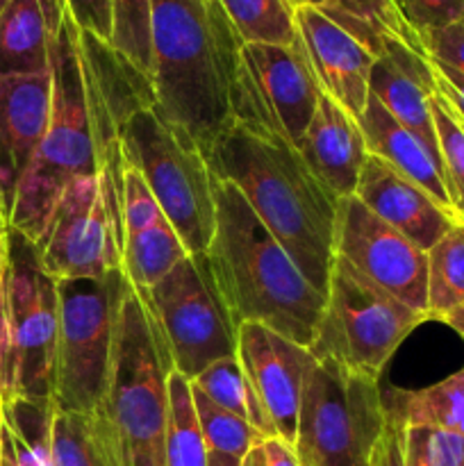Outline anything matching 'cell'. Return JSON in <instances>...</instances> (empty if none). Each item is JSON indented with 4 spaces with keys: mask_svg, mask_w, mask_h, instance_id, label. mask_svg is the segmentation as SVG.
<instances>
[{
    "mask_svg": "<svg viewBox=\"0 0 464 466\" xmlns=\"http://www.w3.org/2000/svg\"><path fill=\"white\" fill-rule=\"evenodd\" d=\"M123 164L136 168L189 255H205L217 226V176L203 148L148 103L121 126Z\"/></svg>",
    "mask_w": 464,
    "mask_h": 466,
    "instance_id": "obj_6",
    "label": "cell"
},
{
    "mask_svg": "<svg viewBox=\"0 0 464 466\" xmlns=\"http://www.w3.org/2000/svg\"><path fill=\"white\" fill-rule=\"evenodd\" d=\"M7 323L14 399L53 403L59 337L57 280L45 273L39 248L14 230H7Z\"/></svg>",
    "mask_w": 464,
    "mask_h": 466,
    "instance_id": "obj_11",
    "label": "cell"
},
{
    "mask_svg": "<svg viewBox=\"0 0 464 466\" xmlns=\"http://www.w3.org/2000/svg\"><path fill=\"white\" fill-rule=\"evenodd\" d=\"M294 3H296V7H298V5H314V7H326L328 0H294Z\"/></svg>",
    "mask_w": 464,
    "mask_h": 466,
    "instance_id": "obj_47",
    "label": "cell"
},
{
    "mask_svg": "<svg viewBox=\"0 0 464 466\" xmlns=\"http://www.w3.org/2000/svg\"><path fill=\"white\" fill-rule=\"evenodd\" d=\"M7 264V237L5 239H0V268Z\"/></svg>",
    "mask_w": 464,
    "mask_h": 466,
    "instance_id": "obj_46",
    "label": "cell"
},
{
    "mask_svg": "<svg viewBox=\"0 0 464 466\" xmlns=\"http://www.w3.org/2000/svg\"><path fill=\"white\" fill-rule=\"evenodd\" d=\"M9 3V0H0V12H3V7H5V5H7Z\"/></svg>",
    "mask_w": 464,
    "mask_h": 466,
    "instance_id": "obj_50",
    "label": "cell"
},
{
    "mask_svg": "<svg viewBox=\"0 0 464 466\" xmlns=\"http://www.w3.org/2000/svg\"><path fill=\"white\" fill-rule=\"evenodd\" d=\"M241 46L218 0H153L150 86L159 112L207 153L235 123Z\"/></svg>",
    "mask_w": 464,
    "mask_h": 466,
    "instance_id": "obj_3",
    "label": "cell"
},
{
    "mask_svg": "<svg viewBox=\"0 0 464 466\" xmlns=\"http://www.w3.org/2000/svg\"><path fill=\"white\" fill-rule=\"evenodd\" d=\"M7 312V264L0 268V319Z\"/></svg>",
    "mask_w": 464,
    "mask_h": 466,
    "instance_id": "obj_44",
    "label": "cell"
},
{
    "mask_svg": "<svg viewBox=\"0 0 464 466\" xmlns=\"http://www.w3.org/2000/svg\"><path fill=\"white\" fill-rule=\"evenodd\" d=\"M0 466H16L14 462V453H12V444H9L7 431L3 426V419H0Z\"/></svg>",
    "mask_w": 464,
    "mask_h": 466,
    "instance_id": "obj_41",
    "label": "cell"
},
{
    "mask_svg": "<svg viewBox=\"0 0 464 466\" xmlns=\"http://www.w3.org/2000/svg\"><path fill=\"white\" fill-rule=\"evenodd\" d=\"M432 121H435L437 144H439L441 167L449 182L450 198L459 221H464V121L453 105L444 98L439 86L432 96Z\"/></svg>",
    "mask_w": 464,
    "mask_h": 466,
    "instance_id": "obj_32",
    "label": "cell"
},
{
    "mask_svg": "<svg viewBox=\"0 0 464 466\" xmlns=\"http://www.w3.org/2000/svg\"><path fill=\"white\" fill-rule=\"evenodd\" d=\"M237 360L271 419L276 437L294 446L305 382L317 364L312 350L262 323H241Z\"/></svg>",
    "mask_w": 464,
    "mask_h": 466,
    "instance_id": "obj_15",
    "label": "cell"
},
{
    "mask_svg": "<svg viewBox=\"0 0 464 466\" xmlns=\"http://www.w3.org/2000/svg\"><path fill=\"white\" fill-rule=\"evenodd\" d=\"M209 451L196 419L191 380L177 373L168 376V423L164 466H207Z\"/></svg>",
    "mask_w": 464,
    "mask_h": 466,
    "instance_id": "obj_27",
    "label": "cell"
},
{
    "mask_svg": "<svg viewBox=\"0 0 464 466\" xmlns=\"http://www.w3.org/2000/svg\"><path fill=\"white\" fill-rule=\"evenodd\" d=\"M218 180L239 191L321 294L335 264L339 198L285 137L235 121L205 153Z\"/></svg>",
    "mask_w": 464,
    "mask_h": 466,
    "instance_id": "obj_2",
    "label": "cell"
},
{
    "mask_svg": "<svg viewBox=\"0 0 464 466\" xmlns=\"http://www.w3.org/2000/svg\"><path fill=\"white\" fill-rule=\"evenodd\" d=\"M335 258L428 317V253L387 226L355 196L339 200Z\"/></svg>",
    "mask_w": 464,
    "mask_h": 466,
    "instance_id": "obj_14",
    "label": "cell"
},
{
    "mask_svg": "<svg viewBox=\"0 0 464 466\" xmlns=\"http://www.w3.org/2000/svg\"><path fill=\"white\" fill-rule=\"evenodd\" d=\"M318 96L321 86L300 39L291 46H241V73L232 96L235 121L268 127L298 148Z\"/></svg>",
    "mask_w": 464,
    "mask_h": 466,
    "instance_id": "obj_13",
    "label": "cell"
},
{
    "mask_svg": "<svg viewBox=\"0 0 464 466\" xmlns=\"http://www.w3.org/2000/svg\"><path fill=\"white\" fill-rule=\"evenodd\" d=\"M53 114V71L0 77V200L9 214Z\"/></svg>",
    "mask_w": 464,
    "mask_h": 466,
    "instance_id": "obj_18",
    "label": "cell"
},
{
    "mask_svg": "<svg viewBox=\"0 0 464 466\" xmlns=\"http://www.w3.org/2000/svg\"><path fill=\"white\" fill-rule=\"evenodd\" d=\"M368 94L441 159L432 121L437 76L430 57L423 50L389 36L373 62Z\"/></svg>",
    "mask_w": 464,
    "mask_h": 466,
    "instance_id": "obj_20",
    "label": "cell"
},
{
    "mask_svg": "<svg viewBox=\"0 0 464 466\" xmlns=\"http://www.w3.org/2000/svg\"><path fill=\"white\" fill-rule=\"evenodd\" d=\"M214 196L217 226L205 255L235 326L262 323L309 349L326 294L303 276L285 246L230 182L217 177Z\"/></svg>",
    "mask_w": 464,
    "mask_h": 466,
    "instance_id": "obj_4",
    "label": "cell"
},
{
    "mask_svg": "<svg viewBox=\"0 0 464 466\" xmlns=\"http://www.w3.org/2000/svg\"><path fill=\"white\" fill-rule=\"evenodd\" d=\"M423 321H428L426 314L408 308L335 258L326 308L309 350L317 362L330 360L380 378L391 355Z\"/></svg>",
    "mask_w": 464,
    "mask_h": 466,
    "instance_id": "obj_9",
    "label": "cell"
},
{
    "mask_svg": "<svg viewBox=\"0 0 464 466\" xmlns=\"http://www.w3.org/2000/svg\"><path fill=\"white\" fill-rule=\"evenodd\" d=\"M207 466H241V460L230 458V455L209 453V462H207Z\"/></svg>",
    "mask_w": 464,
    "mask_h": 466,
    "instance_id": "obj_45",
    "label": "cell"
},
{
    "mask_svg": "<svg viewBox=\"0 0 464 466\" xmlns=\"http://www.w3.org/2000/svg\"><path fill=\"white\" fill-rule=\"evenodd\" d=\"M326 9L355 18V21L380 32L382 36H394L412 48L423 50L417 32L408 25L396 0H328Z\"/></svg>",
    "mask_w": 464,
    "mask_h": 466,
    "instance_id": "obj_34",
    "label": "cell"
},
{
    "mask_svg": "<svg viewBox=\"0 0 464 466\" xmlns=\"http://www.w3.org/2000/svg\"><path fill=\"white\" fill-rule=\"evenodd\" d=\"M53 114L44 141L27 164L7 214L9 230L41 246L64 191L77 177L103 168L123 171L121 126L126 114L103 94L85 50L80 30L64 14L50 50Z\"/></svg>",
    "mask_w": 464,
    "mask_h": 466,
    "instance_id": "obj_1",
    "label": "cell"
},
{
    "mask_svg": "<svg viewBox=\"0 0 464 466\" xmlns=\"http://www.w3.org/2000/svg\"><path fill=\"white\" fill-rule=\"evenodd\" d=\"M423 53L464 76V16L421 36Z\"/></svg>",
    "mask_w": 464,
    "mask_h": 466,
    "instance_id": "obj_36",
    "label": "cell"
},
{
    "mask_svg": "<svg viewBox=\"0 0 464 466\" xmlns=\"http://www.w3.org/2000/svg\"><path fill=\"white\" fill-rule=\"evenodd\" d=\"M403 466H464V437L432 426L400 428Z\"/></svg>",
    "mask_w": 464,
    "mask_h": 466,
    "instance_id": "obj_33",
    "label": "cell"
},
{
    "mask_svg": "<svg viewBox=\"0 0 464 466\" xmlns=\"http://www.w3.org/2000/svg\"><path fill=\"white\" fill-rule=\"evenodd\" d=\"M355 198L428 253L459 218L385 159L368 155Z\"/></svg>",
    "mask_w": 464,
    "mask_h": 466,
    "instance_id": "obj_19",
    "label": "cell"
},
{
    "mask_svg": "<svg viewBox=\"0 0 464 466\" xmlns=\"http://www.w3.org/2000/svg\"><path fill=\"white\" fill-rule=\"evenodd\" d=\"M5 237H7V228L0 226V239H5Z\"/></svg>",
    "mask_w": 464,
    "mask_h": 466,
    "instance_id": "obj_49",
    "label": "cell"
},
{
    "mask_svg": "<svg viewBox=\"0 0 464 466\" xmlns=\"http://www.w3.org/2000/svg\"><path fill=\"white\" fill-rule=\"evenodd\" d=\"M191 399H194L196 419H198L200 432H203V440L207 444L209 453H221L244 460V455L253 446L264 441V437L248 421L232 414L230 410L217 405L203 391L196 390L194 385H191Z\"/></svg>",
    "mask_w": 464,
    "mask_h": 466,
    "instance_id": "obj_30",
    "label": "cell"
},
{
    "mask_svg": "<svg viewBox=\"0 0 464 466\" xmlns=\"http://www.w3.org/2000/svg\"><path fill=\"white\" fill-rule=\"evenodd\" d=\"M296 27L323 94L359 121L368 100V76L376 62L373 50L314 5L296 7Z\"/></svg>",
    "mask_w": 464,
    "mask_h": 466,
    "instance_id": "obj_16",
    "label": "cell"
},
{
    "mask_svg": "<svg viewBox=\"0 0 464 466\" xmlns=\"http://www.w3.org/2000/svg\"><path fill=\"white\" fill-rule=\"evenodd\" d=\"M109 46L150 80V16L153 0H109Z\"/></svg>",
    "mask_w": 464,
    "mask_h": 466,
    "instance_id": "obj_31",
    "label": "cell"
},
{
    "mask_svg": "<svg viewBox=\"0 0 464 466\" xmlns=\"http://www.w3.org/2000/svg\"><path fill=\"white\" fill-rule=\"evenodd\" d=\"M187 255L141 173L123 164V273L132 289L148 291Z\"/></svg>",
    "mask_w": 464,
    "mask_h": 466,
    "instance_id": "obj_17",
    "label": "cell"
},
{
    "mask_svg": "<svg viewBox=\"0 0 464 466\" xmlns=\"http://www.w3.org/2000/svg\"><path fill=\"white\" fill-rule=\"evenodd\" d=\"M359 127H362L368 155L385 159L389 167L403 173L408 180L417 182L437 203L444 205L449 212L458 217L441 159L412 130L396 121L371 94H368L367 107L359 116Z\"/></svg>",
    "mask_w": 464,
    "mask_h": 466,
    "instance_id": "obj_22",
    "label": "cell"
},
{
    "mask_svg": "<svg viewBox=\"0 0 464 466\" xmlns=\"http://www.w3.org/2000/svg\"><path fill=\"white\" fill-rule=\"evenodd\" d=\"M132 291L123 268L100 278L57 280L59 337L53 408L94 414L107 391L118 319Z\"/></svg>",
    "mask_w": 464,
    "mask_h": 466,
    "instance_id": "obj_7",
    "label": "cell"
},
{
    "mask_svg": "<svg viewBox=\"0 0 464 466\" xmlns=\"http://www.w3.org/2000/svg\"><path fill=\"white\" fill-rule=\"evenodd\" d=\"M441 321H444L446 326H450V328H453V330L458 332L459 337H464V305H462V308L453 309V312H450L449 317H444V319H441Z\"/></svg>",
    "mask_w": 464,
    "mask_h": 466,
    "instance_id": "obj_43",
    "label": "cell"
},
{
    "mask_svg": "<svg viewBox=\"0 0 464 466\" xmlns=\"http://www.w3.org/2000/svg\"><path fill=\"white\" fill-rule=\"evenodd\" d=\"M50 460L53 466H112L94 417L57 410L53 414Z\"/></svg>",
    "mask_w": 464,
    "mask_h": 466,
    "instance_id": "obj_29",
    "label": "cell"
},
{
    "mask_svg": "<svg viewBox=\"0 0 464 466\" xmlns=\"http://www.w3.org/2000/svg\"><path fill=\"white\" fill-rule=\"evenodd\" d=\"M464 305V221L428 250V319L441 321Z\"/></svg>",
    "mask_w": 464,
    "mask_h": 466,
    "instance_id": "obj_26",
    "label": "cell"
},
{
    "mask_svg": "<svg viewBox=\"0 0 464 466\" xmlns=\"http://www.w3.org/2000/svg\"><path fill=\"white\" fill-rule=\"evenodd\" d=\"M430 62L432 68H435L437 86H439L444 98L453 105L455 112H458L464 121V76L459 71H455V68L446 66V64L435 62V59H430Z\"/></svg>",
    "mask_w": 464,
    "mask_h": 466,
    "instance_id": "obj_38",
    "label": "cell"
},
{
    "mask_svg": "<svg viewBox=\"0 0 464 466\" xmlns=\"http://www.w3.org/2000/svg\"><path fill=\"white\" fill-rule=\"evenodd\" d=\"M408 25L417 32L419 41L423 35L450 25L464 16V0H396Z\"/></svg>",
    "mask_w": 464,
    "mask_h": 466,
    "instance_id": "obj_35",
    "label": "cell"
},
{
    "mask_svg": "<svg viewBox=\"0 0 464 466\" xmlns=\"http://www.w3.org/2000/svg\"><path fill=\"white\" fill-rule=\"evenodd\" d=\"M191 385H194L196 390L203 391V394L207 396V399H212L217 405L230 410L232 414H237V417H241L244 421H248L264 440L276 437V428H273L271 419H268L262 403H259L257 396H255L253 387H250L248 378H246L237 355L235 358H226L209 364L200 376H196L194 380H191Z\"/></svg>",
    "mask_w": 464,
    "mask_h": 466,
    "instance_id": "obj_25",
    "label": "cell"
},
{
    "mask_svg": "<svg viewBox=\"0 0 464 466\" xmlns=\"http://www.w3.org/2000/svg\"><path fill=\"white\" fill-rule=\"evenodd\" d=\"M380 378L321 360L300 400L294 449L303 466H371L387 431Z\"/></svg>",
    "mask_w": 464,
    "mask_h": 466,
    "instance_id": "obj_8",
    "label": "cell"
},
{
    "mask_svg": "<svg viewBox=\"0 0 464 466\" xmlns=\"http://www.w3.org/2000/svg\"><path fill=\"white\" fill-rule=\"evenodd\" d=\"M68 16L77 25V30L91 32L98 39L107 41L112 36V7L109 0H64Z\"/></svg>",
    "mask_w": 464,
    "mask_h": 466,
    "instance_id": "obj_37",
    "label": "cell"
},
{
    "mask_svg": "<svg viewBox=\"0 0 464 466\" xmlns=\"http://www.w3.org/2000/svg\"><path fill=\"white\" fill-rule=\"evenodd\" d=\"M244 44L291 46L298 41L294 0H218Z\"/></svg>",
    "mask_w": 464,
    "mask_h": 466,
    "instance_id": "obj_28",
    "label": "cell"
},
{
    "mask_svg": "<svg viewBox=\"0 0 464 466\" xmlns=\"http://www.w3.org/2000/svg\"><path fill=\"white\" fill-rule=\"evenodd\" d=\"M173 369L148 296L132 289L118 319L107 391L91 414L112 466H164Z\"/></svg>",
    "mask_w": 464,
    "mask_h": 466,
    "instance_id": "obj_5",
    "label": "cell"
},
{
    "mask_svg": "<svg viewBox=\"0 0 464 466\" xmlns=\"http://www.w3.org/2000/svg\"><path fill=\"white\" fill-rule=\"evenodd\" d=\"M382 403L396 426H432L464 437V367L423 390L389 391Z\"/></svg>",
    "mask_w": 464,
    "mask_h": 466,
    "instance_id": "obj_24",
    "label": "cell"
},
{
    "mask_svg": "<svg viewBox=\"0 0 464 466\" xmlns=\"http://www.w3.org/2000/svg\"><path fill=\"white\" fill-rule=\"evenodd\" d=\"M36 248L55 280L123 268V171L103 168L68 185Z\"/></svg>",
    "mask_w": 464,
    "mask_h": 466,
    "instance_id": "obj_10",
    "label": "cell"
},
{
    "mask_svg": "<svg viewBox=\"0 0 464 466\" xmlns=\"http://www.w3.org/2000/svg\"><path fill=\"white\" fill-rule=\"evenodd\" d=\"M0 226L7 228V230H9V226H7V214H5V205H3V200H0Z\"/></svg>",
    "mask_w": 464,
    "mask_h": 466,
    "instance_id": "obj_48",
    "label": "cell"
},
{
    "mask_svg": "<svg viewBox=\"0 0 464 466\" xmlns=\"http://www.w3.org/2000/svg\"><path fill=\"white\" fill-rule=\"evenodd\" d=\"M264 455H267V466H303L300 464L296 449L289 441L280 440V437H268L262 441Z\"/></svg>",
    "mask_w": 464,
    "mask_h": 466,
    "instance_id": "obj_40",
    "label": "cell"
},
{
    "mask_svg": "<svg viewBox=\"0 0 464 466\" xmlns=\"http://www.w3.org/2000/svg\"><path fill=\"white\" fill-rule=\"evenodd\" d=\"M173 367L194 380L209 364L237 355V326L217 289L207 255H187L146 291Z\"/></svg>",
    "mask_w": 464,
    "mask_h": 466,
    "instance_id": "obj_12",
    "label": "cell"
},
{
    "mask_svg": "<svg viewBox=\"0 0 464 466\" xmlns=\"http://www.w3.org/2000/svg\"><path fill=\"white\" fill-rule=\"evenodd\" d=\"M298 153L314 176L337 196H355L368 157L359 121L321 91L317 112L298 144Z\"/></svg>",
    "mask_w": 464,
    "mask_h": 466,
    "instance_id": "obj_21",
    "label": "cell"
},
{
    "mask_svg": "<svg viewBox=\"0 0 464 466\" xmlns=\"http://www.w3.org/2000/svg\"><path fill=\"white\" fill-rule=\"evenodd\" d=\"M371 466H403V453H400V426L387 419V431L382 441L378 444Z\"/></svg>",
    "mask_w": 464,
    "mask_h": 466,
    "instance_id": "obj_39",
    "label": "cell"
},
{
    "mask_svg": "<svg viewBox=\"0 0 464 466\" xmlns=\"http://www.w3.org/2000/svg\"><path fill=\"white\" fill-rule=\"evenodd\" d=\"M241 466H267V455H264L262 444L253 446V449H250L248 453L244 455V460H241Z\"/></svg>",
    "mask_w": 464,
    "mask_h": 466,
    "instance_id": "obj_42",
    "label": "cell"
},
{
    "mask_svg": "<svg viewBox=\"0 0 464 466\" xmlns=\"http://www.w3.org/2000/svg\"><path fill=\"white\" fill-rule=\"evenodd\" d=\"M64 0H9L0 12V77L50 71Z\"/></svg>",
    "mask_w": 464,
    "mask_h": 466,
    "instance_id": "obj_23",
    "label": "cell"
}]
</instances>
